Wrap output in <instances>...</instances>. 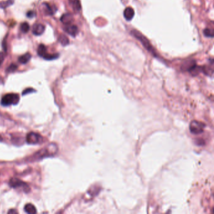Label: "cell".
Masks as SVG:
<instances>
[{"label": "cell", "instance_id": "6da1fadb", "mask_svg": "<svg viewBox=\"0 0 214 214\" xmlns=\"http://www.w3.org/2000/svg\"><path fill=\"white\" fill-rule=\"evenodd\" d=\"M57 145L52 144H50L47 148H45L40 151H38L37 153H35V155L32 158V160H37L38 159H42L45 157H48L55 155L57 152Z\"/></svg>", "mask_w": 214, "mask_h": 214}, {"label": "cell", "instance_id": "7a4b0ae2", "mask_svg": "<svg viewBox=\"0 0 214 214\" xmlns=\"http://www.w3.org/2000/svg\"><path fill=\"white\" fill-rule=\"evenodd\" d=\"M131 33L134 37H136L138 40H139L141 42V43L143 44V47H144L146 49H147L148 52H150L151 53L153 54L156 57V54L155 50L153 48V47H152L151 45L150 44V42L147 40V38H146L144 36H143L141 33H140L139 32H137L136 30H132Z\"/></svg>", "mask_w": 214, "mask_h": 214}, {"label": "cell", "instance_id": "3957f363", "mask_svg": "<svg viewBox=\"0 0 214 214\" xmlns=\"http://www.w3.org/2000/svg\"><path fill=\"white\" fill-rule=\"evenodd\" d=\"M20 100V97L16 94H8L3 97L1 104L4 106L17 104Z\"/></svg>", "mask_w": 214, "mask_h": 214}, {"label": "cell", "instance_id": "277c9868", "mask_svg": "<svg viewBox=\"0 0 214 214\" xmlns=\"http://www.w3.org/2000/svg\"><path fill=\"white\" fill-rule=\"evenodd\" d=\"M26 142L30 144H37L43 141V138L40 134L35 133H30L26 136Z\"/></svg>", "mask_w": 214, "mask_h": 214}, {"label": "cell", "instance_id": "5b68a950", "mask_svg": "<svg viewBox=\"0 0 214 214\" xmlns=\"http://www.w3.org/2000/svg\"><path fill=\"white\" fill-rule=\"evenodd\" d=\"M10 186L13 188H22L25 192H28L30 191V188L26 183L23 182L17 178H13L10 180Z\"/></svg>", "mask_w": 214, "mask_h": 214}, {"label": "cell", "instance_id": "8992f818", "mask_svg": "<svg viewBox=\"0 0 214 214\" xmlns=\"http://www.w3.org/2000/svg\"><path fill=\"white\" fill-rule=\"evenodd\" d=\"M204 125L197 121H193L190 125V131L194 134H199L203 132Z\"/></svg>", "mask_w": 214, "mask_h": 214}, {"label": "cell", "instance_id": "52a82bcc", "mask_svg": "<svg viewBox=\"0 0 214 214\" xmlns=\"http://www.w3.org/2000/svg\"><path fill=\"white\" fill-rule=\"evenodd\" d=\"M45 30V27L43 25L40 23H37L33 26L32 32L34 35L38 36L43 34Z\"/></svg>", "mask_w": 214, "mask_h": 214}, {"label": "cell", "instance_id": "ba28073f", "mask_svg": "<svg viewBox=\"0 0 214 214\" xmlns=\"http://www.w3.org/2000/svg\"><path fill=\"white\" fill-rule=\"evenodd\" d=\"M65 32L68 33L69 35L72 36V37H75L78 32V28L77 26L74 25H66L65 28Z\"/></svg>", "mask_w": 214, "mask_h": 214}, {"label": "cell", "instance_id": "9c48e42d", "mask_svg": "<svg viewBox=\"0 0 214 214\" xmlns=\"http://www.w3.org/2000/svg\"><path fill=\"white\" fill-rule=\"evenodd\" d=\"M73 20H74V17H73L72 15L69 13L64 14L60 18V21L62 23L65 25L71 24L72 23Z\"/></svg>", "mask_w": 214, "mask_h": 214}, {"label": "cell", "instance_id": "30bf717a", "mask_svg": "<svg viewBox=\"0 0 214 214\" xmlns=\"http://www.w3.org/2000/svg\"><path fill=\"white\" fill-rule=\"evenodd\" d=\"M134 15V10L131 7H128L124 11V16L126 20L131 21Z\"/></svg>", "mask_w": 214, "mask_h": 214}, {"label": "cell", "instance_id": "8fae6325", "mask_svg": "<svg viewBox=\"0 0 214 214\" xmlns=\"http://www.w3.org/2000/svg\"><path fill=\"white\" fill-rule=\"evenodd\" d=\"M69 3L73 10L76 13H78L81 10V4L79 0H69Z\"/></svg>", "mask_w": 214, "mask_h": 214}, {"label": "cell", "instance_id": "7c38bea8", "mask_svg": "<svg viewBox=\"0 0 214 214\" xmlns=\"http://www.w3.org/2000/svg\"><path fill=\"white\" fill-rule=\"evenodd\" d=\"M31 58H32V55L29 53H26L23 55L20 56V57L18 58V61L20 63L22 64H25L29 62Z\"/></svg>", "mask_w": 214, "mask_h": 214}, {"label": "cell", "instance_id": "4fadbf2b", "mask_svg": "<svg viewBox=\"0 0 214 214\" xmlns=\"http://www.w3.org/2000/svg\"><path fill=\"white\" fill-rule=\"evenodd\" d=\"M24 210L27 213L35 214L37 213V210H36L35 207L31 204H26L24 207Z\"/></svg>", "mask_w": 214, "mask_h": 214}, {"label": "cell", "instance_id": "5bb4252c", "mask_svg": "<svg viewBox=\"0 0 214 214\" xmlns=\"http://www.w3.org/2000/svg\"><path fill=\"white\" fill-rule=\"evenodd\" d=\"M37 52L39 56H40V57H43V56L47 54V48L44 45L40 44V45L38 46Z\"/></svg>", "mask_w": 214, "mask_h": 214}, {"label": "cell", "instance_id": "9a60e30c", "mask_svg": "<svg viewBox=\"0 0 214 214\" xmlns=\"http://www.w3.org/2000/svg\"><path fill=\"white\" fill-rule=\"evenodd\" d=\"M59 41L62 45L63 46H67V45L69 43V38L64 35H61L59 36Z\"/></svg>", "mask_w": 214, "mask_h": 214}, {"label": "cell", "instance_id": "2e32d148", "mask_svg": "<svg viewBox=\"0 0 214 214\" xmlns=\"http://www.w3.org/2000/svg\"><path fill=\"white\" fill-rule=\"evenodd\" d=\"M59 54H46L43 56V59H45L47 60H54L57 59L59 57Z\"/></svg>", "mask_w": 214, "mask_h": 214}, {"label": "cell", "instance_id": "e0dca14e", "mask_svg": "<svg viewBox=\"0 0 214 214\" xmlns=\"http://www.w3.org/2000/svg\"><path fill=\"white\" fill-rule=\"evenodd\" d=\"M204 34L207 37L213 38V30L210 29H205L204 30Z\"/></svg>", "mask_w": 214, "mask_h": 214}, {"label": "cell", "instance_id": "ac0fdd59", "mask_svg": "<svg viewBox=\"0 0 214 214\" xmlns=\"http://www.w3.org/2000/svg\"><path fill=\"white\" fill-rule=\"evenodd\" d=\"M21 30L22 32L27 33L30 30L29 25L27 23H26V22H25V23H23L21 25Z\"/></svg>", "mask_w": 214, "mask_h": 214}, {"label": "cell", "instance_id": "d6986e66", "mask_svg": "<svg viewBox=\"0 0 214 214\" xmlns=\"http://www.w3.org/2000/svg\"><path fill=\"white\" fill-rule=\"evenodd\" d=\"M17 68H18L17 65L14 64H11V65L8 67V69H7V71L8 72H15L16 69H17Z\"/></svg>", "mask_w": 214, "mask_h": 214}, {"label": "cell", "instance_id": "ffe728a7", "mask_svg": "<svg viewBox=\"0 0 214 214\" xmlns=\"http://www.w3.org/2000/svg\"><path fill=\"white\" fill-rule=\"evenodd\" d=\"M43 4L45 5L44 7H45V12L48 15H52L53 13L52 8L50 7L49 5L47 3H44Z\"/></svg>", "mask_w": 214, "mask_h": 214}, {"label": "cell", "instance_id": "44dd1931", "mask_svg": "<svg viewBox=\"0 0 214 214\" xmlns=\"http://www.w3.org/2000/svg\"><path fill=\"white\" fill-rule=\"evenodd\" d=\"M35 13L33 11H30V12H29L27 13V16L29 18H33L35 16Z\"/></svg>", "mask_w": 214, "mask_h": 214}, {"label": "cell", "instance_id": "7402d4cb", "mask_svg": "<svg viewBox=\"0 0 214 214\" xmlns=\"http://www.w3.org/2000/svg\"><path fill=\"white\" fill-rule=\"evenodd\" d=\"M4 57H5L4 54L3 52H0V64L3 62V61L4 59Z\"/></svg>", "mask_w": 214, "mask_h": 214}, {"label": "cell", "instance_id": "603a6c76", "mask_svg": "<svg viewBox=\"0 0 214 214\" xmlns=\"http://www.w3.org/2000/svg\"><path fill=\"white\" fill-rule=\"evenodd\" d=\"M32 91H33V90H32V89H26V90H25V91H23V95L26 94H28V93L30 92H32Z\"/></svg>", "mask_w": 214, "mask_h": 214}, {"label": "cell", "instance_id": "cb8c5ba5", "mask_svg": "<svg viewBox=\"0 0 214 214\" xmlns=\"http://www.w3.org/2000/svg\"><path fill=\"white\" fill-rule=\"evenodd\" d=\"M17 213V212H16V210H10L9 212H8V213Z\"/></svg>", "mask_w": 214, "mask_h": 214}, {"label": "cell", "instance_id": "d4e9b609", "mask_svg": "<svg viewBox=\"0 0 214 214\" xmlns=\"http://www.w3.org/2000/svg\"><path fill=\"white\" fill-rule=\"evenodd\" d=\"M2 141V138L1 136H0V141Z\"/></svg>", "mask_w": 214, "mask_h": 214}]
</instances>
